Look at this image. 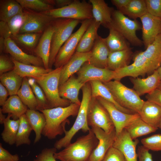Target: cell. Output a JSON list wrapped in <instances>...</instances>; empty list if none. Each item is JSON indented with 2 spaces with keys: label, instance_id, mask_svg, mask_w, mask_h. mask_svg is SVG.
Segmentation results:
<instances>
[{
  "label": "cell",
  "instance_id": "6da1fadb",
  "mask_svg": "<svg viewBox=\"0 0 161 161\" xmlns=\"http://www.w3.org/2000/svg\"><path fill=\"white\" fill-rule=\"evenodd\" d=\"M80 106L71 103L66 107H58L40 111L44 115L46 122L42 134L52 140L64 133L66 125L70 123L68 118L77 116Z\"/></svg>",
  "mask_w": 161,
  "mask_h": 161
},
{
  "label": "cell",
  "instance_id": "7a4b0ae2",
  "mask_svg": "<svg viewBox=\"0 0 161 161\" xmlns=\"http://www.w3.org/2000/svg\"><path fill=\"white\" fill-rule=\"evenodd\" d=\"M98 143V140L90 128L88 134L78 138L54 156L61 161H89L90 156Z\"/></svg>",
  "mask_w": 161,
  "mask_h": 161
},
{
  "label": "cell",
  "instance_id": "3957f363",
  "mask_svg": "<svg viewBox=\"0 0 161 161\" xmlns=\"http://www.w3.org/2000/svg\"><path fill=\"white\" fill-rule=\"evenodd\" d=\"M81 89L82 98L76 119L70 129L65 131L64 136L55 142L54 147L57 150L64 148L71 143L72 138L80 130L86 132L90 129L87 121L88 106L92 97L91 89L89 82L85 83Z\"/></svg>",
  "mask_w": 161,
  "mask_h": 161
},
{
  "label": "cell",
  "instance_id": "277c9868",
  "mask_svg": "<svg viewBox=\"0 0 161 161\" xmlns=\"http://www.w3.org/2000/svg\"><path fill=\"white\" fill-rule=\"evenodd\" d=\"M62 67L52 69L34 79L44 92L50 108L65 107L72 103L69 100L62 98L59 95L58 88Z\"/></svg>",
  "mask_w": 161,
  "mask_h": 161
},
{
  "label": "cell",
  "instance_id": "5b68a950",
  "mask_svg": "<svg viewBox=\"0 0 161 161\" xmlns=\"http://www.w3.org/2000/svg\"><path fill=\"white\" fill-rule=\"evenodd\" d=\"M82 21L67 18H54L52 22L54 30L52 36L49 61L50 69L61 46L69 37L75 27Z\"/></svg>",
  "mask_w": 161,
  "mask_h": 161
},
{
  "label": "cell",
  "instance_id": "8992f818",
  "mask_svg": "<svg viewBox=\"0 0 161 161\" xmlns=\"http://www.w3.org/2000/svg\"><path fill=\"white\" fill-rule=\"evenodd\" d=\"M103 83L120 106L135 113H140L144 101L134 89L126 87L119 80Z\"/></svg>",
  "mask_w": 161,
  "mask_h": 161
},
{
  "label": "cell",
  "instance_id": "52a82bcc",
  "mask_svg": "<svg viewBox=\"0 0 161 161\" xmlns=\"http://www.w3.org/2000/svg\"><path fill=\"white\" fill-rule=\"evenodd\" d=\"M111 26L119 32L132 45L140 47L143 42L137 36V31L142 29V26L136 20H132L118 10H113Z\"/></svg>",
  "mask_w": 161,
  "mask_h": 161
},
{
  "label": "cell",
  "instance_id": "ba28073f",
  "mask_svg": "<svg viewBox=\"0 0 161 161\" xmlns=\"http://www.w3.org/2000/svg\"><path fill=\"white\" fill-rule=\"evenodd\" d=\"M41 13L54 18H71L81 21L93 19L92 5L85 0H74L70 4L64 7Z\"/></svg>",
  "mask_w": 161,
  "mask_h": 161
},
{
  "label": "cell",
  "instance_id": "9c48e42d",
  "mask_svg": "<svg viewBox=\"0 0 161 161\" xmlns=\"http://www.w3.org/2000/svg\"><path fill=\"white\" fill-rule=\"evenodd\" d=\"M87 121L89 127H99L106 133L115 129L109 113L96 97H91L88 106Z\"/></svg>",
  "mask_w": 161,
  "mask_h": 161
},
{
  "label": "cell",
  "instance_id": "30bf717a",
  "mask_svg": "<svg viewBox=\"0 0 161 161\" xmlns=\"http://www.w3.org/2000/svg\"><path fill=\"white\" fill-rule=\"evenodd\" d=\"M93 19L82 21L79 28L72 34L60 48L56 57L53 65L55 69L63 66L73 55L82 36Z\"/></svg>",
  "mask_w": 161,
  "mask_h": 161
},
{
  "label": "cell",
  "instance_id": "8fae6325",
  "mask_svg": "<svg viewBox=\"0 0 161 161\" xmlns=\"http://www.w3.org/2000/svg\"><path fill=\"white\" fill-rule=\"evenodd\" d=\"M24 11L25 15V19L19 34L42 33L54 19L41 12L28 9Z\"/></svg>",
  "mask_w": 161,
  "mask_h": 161
},
{
  "label": "cell",
  "instance_id": "7c38bea8",
  "mask_svg": "<svg viewBox=\"0 0 161 161\" xmlns=\"http://www.w3.org/2000/svg\"><path fill=\"white\" fill-rule=\"evenodd\" d=\"M96 98L109 113L114 126L116 136L131 123L140 117L138 113L129 114L124 113L118 109L113 103L102 97H98Z\"/></svg>",
  "mask_w": 161,
  "mask_h": 161
},
{
  "label": "cell",
  "instance_id": "4fadbf2b",
  "mask_svg": "<svg viewBox=\"0 0 161 161\" xmlns=\"http://www.w3.org/2000/svg\"><path fill=\"white\" fill-rule=\"evenodd\" d=\"M77 74L78 79L82 83H85L93 80H98L104 83L114 79L115 71L107 68L97 67L86 62L83 64Z\"/></svg>",
  "mask_w": 161,
  "mask_h": 161
},
{
  "label": "cell",
  "instance_id": "5bb4252c",
  "mask_svg": "<svg viewBox=\"0 0 161 161\" xmlns=\"http://www.w3.org/2000/svg\"><path fill=\"white\" fill-rule=\"evenodd\" d=\"M98 143L89 157V161H102L109 149L112 146L116 136L115 129L106 133L101 129L97 127L91 128Z\"/></svg>",
  "mask_w": 161,
  "mask_h": 161
},
{
  "label": "cell",
  "instance_id": "9a60e30c",
  "mask_svg": "<svg viewBox=\"0 0 161 161\" xmlns=\"http://www.w3.org/2000/svg\"><path fill=\"white\" fill-rule=\"evenodd\" d=\"M141 61L152 73L161 65V34L143 51L138 52Z\"/></svg>",
  "mask_w": 161,
  "mask_h": 161
},
{
  "label": "cell",
  "instance_id": "2e32d148",
  "mask_svg": "<svg viewBox=\"0 0 161 161\" xmlns=\"http://www.w3.org/2000/svg\"><path fill=\"white\" fill-rule=\"evenodd\" d=\"M143 44L146 48L161 34V19L147 13L140 18Z\"/></svg>",
  "mask_w": 161,
  "mask_h": 161
},
{
  "label": "cell",
  "instance_id": "e0dca14e",
  "mask_svg": "<svg viewBox=\"0 0 161 161\" xmlns=\"http://www.w3.org/2000/svg\"><path fill=\"white\" fill-rule=\"evenodd\" d=\"M139 143L137 139H132L125 129L116 137L112 146L123 154L126 161H138L136 146Z\"/></svg>",
  "mask_w": 161,
  "mask_h": 161
},
{
  "label": "cell",
  "instance_id": "ac0fdd59",
  "mask_svg": "<svg viewBox=\"0 0 161 161\" xmlns=\"http://www.w3.org/2000/svg\"><path fill=\"white\" fill-rule=\"evenodd\" d=\"M91 55V51L86 53L75 52L67 63L62 67L59 86L65 82L74 73H77L83 64L88 61Z\"/></svg>",
  "mask_w": 161,
  "mask_h": 161
},
{
  "label": "cell",
  "instance_id": "d6986e66",
  "mask_svg": "<svg viewBox=\"0 0 161 161\" xmlns=\"http://www.w3.org/2000/svg\"><path fill=\"white\" fill-rule=\"evenodd\" d=\"M5 52L9 53L14 60L24 64L44 67L43 61L40 58L25 53L11 38L5 39Z\"/></svg>",
  "mask_w": 161,
  "mask_h": 161
},
{
  "label": "cell",
  "instance_id": "ffe728a7",
  "mask_svg": "<svg viewBox=\"0 0 161 161\" xmlns=\"http://www.w3.org/2000/svg\"><path fill=\"white\" fill-rule=\"evenodd\" d=\"M92 55L87 62L97 67L107 68L108 56L110 52L104 39L98 35L91 50Z\"/></svg>",
  "mask_w": 161,
  "mask_h": 161
},
{
  "label": "cell",
  "instance_id": "44dd1931",
  "mask_svg": "<svg viewBox=\"0 0 161 161\" xmlns=\"http://www.w3.org/2000/svg\"><path fill=\"white\" fill-rule=\"evenodd\" d=\"M85 84L80 82L77 77L73 75L64 83L59 86V95L62 98L69 100L72 103L80 105L81 102L78 98L79 93Z\"/></svg>",
  "mask_w": 161,
  "mask_h": 161
},
{
  "label": "cell",
  "instance_id": "7402d4cb",
  "mask_svg": "<svg viewBox=\"0 0 161 161\" xmlns=\"http://www.w3.org/2000/svg\"><path fill=\"white\" fill-rule=\"evenodd\" d=\"M54 30V27L52 22L42 33L34 50L37 56L42 59L44 67L47 69H50L49 67V58L51 41Z\"/></svg>",
  "mask_w": 161,
  "mask_h": 161
},
{
  "label": "cell",
  "instance_id": "603a6c76",
  "mask_svg": "<svg viewBox=\"0 0 161 161\" xmlns=\"http://www.w3.org/2000/svg\"><path fill=\"white\" fill-rule=\"evenodd\" d=\"M89 1L92 5L93 19L108 29L111 25L114 9L109 7L104 0H89Z\"/></svg>",
  "mask_w": 161,
  "mask_h": 161
},
{
  "label": "cell",
  "instance_id": "cb8c5ba5",
  "mask_svg": "<svg viewBox=\"0 0 161 161\" xmlns=\"http://www.w3.org/2000/svg\"><path fill=\"white\" fill-rule=\"evenodd\" d=\"M130 80L133 89L140 96L157 89L161 81L156 70L146 78H132Z\"/></svg>",
  "mask_w": 161,
  "mask_h": 161
},
{
  "label": "cell",
  "instance_id": "d4e9b609",
  "mask_svg": "<svg viewBox=\"0 0 161 161\" xmlns=\"http://www.w3.org/2000/svg\"><path fill=\"white\" fill-rule=\"evenodd\" d=\"M100 24L93 19L82 36L76 52L86 53L91 51L98 35L97 30Z\"/></svg>",
  "mask_w": 161,
  "mask_h": 161
},
{
  "label": "cell",
  "instance_id": "484cf974",
  "mask_svg": "<svg viewBox=\"0 0 161 161\" xmlns=\"http://www.w3.org/2000/svg\"><path fill=\"white\" fill-rule=\"evenodd\" d=\"M133 53L131 47L110 52L108 58L107 68L115 71L129 65Z\"/></svg>",
  "mask_w": 161,
  "mask_h": 161
},
{
  "label": "cell",
  "instance_id": "4316f807",
  "mask_svg": "<svg viewBox=\"0 0 161 161\" xmlns=\"http://www.w3.org/2000/svg\"><path fill=\"white\" fill-rule=\"evenodd\" d=\"M89 83L91 89L92 97H101L113 103L118 109L124 113L129 114L135 113L129 109L122 107L118 104L114 100L109 90L101 81L93 80L90 81Z\"/></svg>",
  "mask_w": 161,
  "mask_h": 161
},
{
  "label": "cell",
  "instance_id": "83f0119b",
  "mask_svg": "<svg viewBox=\"0 0 161 161\" xmlns=\"http://www.w3.org/2000/svg\"><path fill=\"white\" fill-rule=\"evenodd\" d=\"M139 114L143 121L158 129L157 124L161 117V108L160 106L152 102L144 101Z\"/></svg>",
  "mask_w": 161,
  "mask_h": 161
},
{
  "label": "cell",
  "instance_id": "f1b7e54d",
  "mask_svg": "<svg viewBox=\"0 0 161 161\" xmlns=\"http://www.w3.org/2000/svg\"><path fill=\"white\" fill-rule=\"evenodd\" d=\"M3 113L11 114L14 120H17L25 114L27 107L24 105L18 96H10L5 102L1 108Z\"/></svg>",
  "mask_w": 161,
  "mask_h": 161
},
{
  "label": "cell",
  "instance_id": "f546056e",
  "mask_svg": "<svg viewBox=\"0 0 161 161\" xmlns=\"http://www.w3.org/2000/svg\"><path fill=\"white\" fill-rule=\"evenodd\" d=\"M11 58L14 64L13 70L23 78L28 77L35 79L52 70L47 69L43 67L24 64L15 61L12 58Z\"/></svg>",
  "mask_w": 161,
  "mask_h": 161
},
{
  "label": "cell",
  "instance_id": "4dcf8cb0",
  "mask_svg": "<svg viewBox=\"0 0 161 161\" xmlns=\"http://www.w3.org/2000/svg\"><path fill=\"white\" fill-rule=\"evenodd\" d=\"M32 130L35 134L34 143L38 142L41 138L42 131L46 124V119L42 113L37 110L28 109L25 114Z\"/></svg>",
  "mask_w": 161,
  "mask_h": 161
},
{
  "label": "cell",
  "instance_id": "1f68e13d",
  "mask_svg": "<svg viewBox=\"0 0 161 161\" xmlns=\"http://www.w3.org/2000/svg\"><path fill=\"white\" fill-rule=\"evenodd\" d=\"M108 29V35L104 38L106 44L110 52L120 51L129 48L130 43L112 26Z\"/></svg>",
  "mask_w": 161,
  "mask_h": 161
},
{
  "label": "cell",
  "instance_id": "d6a6232c",
  "mask_svg": "<svg viewBox=\"0 0 161 161\" xmlns=\"http://www.w3.org/2000/svg\"><path fill=\"white\" fill-rule=\"evenodd\" d=\"M23 78L13 70L0 76V83L6 88L10 96L16 95L22 83Z\"/></svg>",
  "mask_w": 161,
  "mask_h": 161
},
{
  "label": "cell",
  "instance_id": "836d02e7",
  "mask_svg": "<svg viewBox=\"0 0 161 161\" xmlns=\"http://www.w3.org/2000/svg\"><path fill=\"white\" fill-rule=\"evenodd\" d=\"M125 129L133 140L155 132L158 129L146 123L140 117L135 120Z\"/></svg>",
  "mask_w": 161,
  "mask_h": 161
},
{
  "label": "cell",
  "instance_id": "e575fe53",
  "mask_svg": "<svg viewBox=\"0 0 161 161\" xmlns=\"http://www.w3.org/2000/svg\"><path fill=\"white\" fill-rule=\"evenodd\" d=\"M12 116L11 114H8L4 123V128L1 134L3 141L10 145L15 143L19 124V119L12 120Z\"/></svg>",
  "mask_w": 161,
  "mask_h": 161
},
{
  "label": "cell",
  "instance_id": "d590c367",
  "mask_svg": "<svg viewBox=\"0 0 161 161\" xmlns=\"http://www.w3.org/2000/svg\"><path fill=\"white\" fill-rule=\"evenodd\" d=\"M17 95L29 109L37 110L38 102L27 77L23 78L22 84Z\"/></svg>",
  "mask_w": 161,
  "mask_h": 161
},
{
  "label": "cell",
  "instance_id": "8d00e7d4",
  "mask_svg": "<svg viewBox=\"0 0 161 161\" xmlns=\"http://www.w3.org/2000/svg\"><path fill=\"white\" fill-rule=\"evenodd\" d=\"M0 20L6 22L23 12V8L16 0H0Z\"/></svg>",
  "mask_w": 161,
  "mask_h": 161
},
{
  "label": "cell",
  "instance_id": "74e56055",
  "mask_svg": "<svg viewBox=\"0 0 161 161\" xmlns=\"http://www.w3.org/2000/svg\"><path fill=\"white\" fill-rule=\"evenodd\" d=\"M119 11L134 20L140 18L148 13L145 0H131L125 7Z\"/></svg>",
  "mask_w": 161,
  "mask_h": 161
},
{
  "label": "cell",
  "instance_id": "f35d334b",
  "mask_svg": "<svg viewBox=\"0 0 161 161\" xmlns=\"http://www.w3.org/2000/svg\"><path fill=\"white\" fill-rule=\"evenodd\" d=\"M19 124L15 144L18 147L23 144L30 145L31 141L29 137L32 129L25 114L19 118Z\"/></svg>",
  "mask_w": 161,
  "mask_h": 161
},
{
  "label": "cell",
  "instance_id": "ab89813d",
  "mask_svg": "<svg viewBox=\"0 0 161 161\" xmlns=\"http://www.w3.org/2000/svg\"><path fill=\"white\" fill-rule=\"evenodd\" d=\"M42 34L33 33L18 34L14 36L12 35L11 38L14 41L27 49L34 51Z\"/></svg>",
  "mask_w": 161,
  "mask_h": 161
},
{
  "label": "cell",
  "instance_id": "60d3db41",
  "mask_svg": "<svg viewBox=\"0 0 161 161\" xmlns=\"http://www.w3.org/2000/svg\"><path fill=\"white\" fill-rule=\"evenodd\" d=\"M23 8L43 12L55 8L49 0H16Z\"/></svg>",
  "mask_w": 161,
  "mask_h": 161
},
{
  "label": "cell",
  "instance_id": "b9f144b4",
  "mask_svg": "<svg viewBox=\"0 0 161 161\" xmlns=\"http://www.w3.org/2000/svg\"><path fill=\"white\" fill-rule=\"evenodd\" d=\"M30 78L28 79L29 82L38 102L37 110L40 111L50 109L47 97L41 88L37 84L34 78Z\"/></svg>",
  "mask_w": 161,
  "mask_h": 161
},
{
  "label": "cell",
  "instance_id": "7bdbcfd3",
  "mask_svg": "<svg viewBox=\"0 0 161 161\" xmlns=\"http://www.w3.org/2000/svg\"><path fill=\"white\" fill-rule=\"evenodd\" d=\"M142 145L148 150L154 151H161V134H155L142 139Z\"/></svg>",
  "mask_w": 161,
  "mask_h": 161
},
{
  "label": "cell",
  "instance_id": "ee69618b",
  "mask_svg": "<svg viewBox=\"0 0 161 161\" xmlns=\"http://www.w3.org/2000/svg\"><path fill=\"white\" fill-rule=\"evenodd\" d=\"M25 13L23 12L10 18L7 22L12 35L19 33L20 29L25 19Z\"/></svg>",
  "mask_w": 161,
  "mask_h": 161
},
{
  "label": "cell",
  "instance_id": "f6af8a7d",
  "mask_svg": "<svg viewBox=\"0 0 161 161\" xmlns=\"http://www.w3.org/2000/svg\"><path fill=\"white\" fill-rule=\"evenodd\" d=\"M148 13L161 19V0H145Z\"/></svg>",
  "mask_w": 161,
  "mask_h": 161
},
{
  "label": "cell",
  "instance_id": "bcb514c9",
  "mask_svg": "<svg viewBox=\"0 0 161 161\" xmlns=\"http://www.w3.org/2000/svg\"><path fill=\"white\" fill-rule=\"evenodd\" d=\"M102 161H126L123 154L119 150L111 147Z\"/></svg>",
  "mask_w": 161,
  "mask_h": 161
},
{
  "label": "cell",
  "instance_id": "7dc6e473",
  "mask_svg": "<svg viewBox=\"0 0 161 161\" xmlns=\"http://www.w3.org/2000/svg\"><path fill=\"white\" fill-rule=\"evenodd\" d=\"M14 64L11 58L1 54L0 56V75L14 69Z\"/></svg>",
  "mask_w": 161,
  "mask_h": 161
},
{
  "label": "cell",
  "instance_id": "c3c4849f",
  "mask_svg": "<svg viewBox=\"0 0 161 161\" xmlns=\"http://www.w3.org/2000/svg\"><path fill=\"white\" fill-rule=\"evenodd\" d=\"M57 150L54 147L45 148L36 156V159L38 161H57L54 156Z\"/></svg>",
  "mask_w": 161,
  "mask_h": 161
},
{
  "label": "cell",
  "instance_id": "681fc988",
  "mask_svg": "<svg viewBox=\"0 0 161 161\" xmlns=\"http://www.w3.org/2000/svg\"><path fill=\"white\" fill-rule=\"evenodd\" d=\"M19 158L17 154L12 155L4 149L0 143V161H19Z\"/></svg>",
  "mask_w": 161,
  "mask_h": 161
},
{
  "label": "cell",
  "instance_id": "f907efd6",
  "mask_svg": "<svg viewBox=\"0 0 161 161\" xmlns=\"http://www.w3.org/2000/svg\"><path fill=\"white\" fill-rule=\"evenodd\" d=\"M138 161H153L149 150L143 145L139 146L137 150Z\"/></svg>",
  "mask_w": 161,
  "mask_h": 161
},
{
  "label": "cell",
  "instance_id": "816d5d0a",
  "mask_svg": "<svg viewBox=\"0 0 161 161\" xmlns=\"http://www.w3.org/2000/svg\"><path fill=\"white\" fill-rule=\"evenodd\" d=\"M147 100L153 102L161 108V90L157 89L146 96Z\"/></svg>",
  "mask_w": 161,
  "mask_h": 161
},
{
  "label": "cell",
  "instance_id": "f5cc1de1",
  "mask_svg": "<svg viewBox=\"0 0 161 161\" xmlns=\"http://www.w3.org/2000/svg\"><path fill=\"white\" fill-rule=\"evenodd\" d=\"M0 37L5 39L11 38L12 36V33L7 22L0 21Z\"/></svg>",
  "mask_w": 161,
  "mask_h": 161
},
{
  "label": "cell",
  "instance_id": "db71d44e",
  "mask_svg": "<svg viewBox=\"0 0 161 161\" xmlns=\"http://www.w3.org/2000/svg\"><path fill=\"white\" fill-rule=\"evenodd\" d=\"M9 95L8 91L5 86L0 83V105L2 106L7 99Z\"/></svg>",
  "mask_w": 161,
  "mask_h": 161
},
{
  "label": "cell",
  "instance_id": "11a10c76",
  "mask_svg": "<svg viewBox=\"0 0 161 161\" xmlns=\"http://www.w3.org/2000/svg\"><path fill=\"white\" fill-rule=\"evenodd\" d=\"M131 0H111L112 4L115 6L117 10H120L125 7Z\"/></svg>",
  "mask_w": 161,
  "mask_h": 161
},
{
  "label": "cell",
  "instance_id": "9f6ffc18",
  "mask_svg": "<svg viewBox=\"0 0 161 161\" xmlns=\"http://www.w3.org/2000/svg\"><path fill=\"white\" fill-rule=\"evenodd\" d=\"M74 0H54L55 6L57 8H61L70 4Z\"/></svg>",
  "mask_w": 161,
  "mask_h": 161
},
{
  "label": "cell",
  "instance_id": "6f0895ef",
  "mask_svg": "<svg viewBox=\"0 0 161 161\" xmlns=\"http://www.w3.org/2000/svg\"><path fill=\"white\" fill-rule=\"evenodd\" d=\"M5 39L0 37V52L1 54L3 52H5Z\"/></svg>",
  "mask_w": 161,
  "mask_h": 161
},
{
  "label": "cell",
  "instance_id": "680465c9",
  "mask_svg": "<svg viewBox=\"0 0 161 161\" xmlns=\"http://www.w3.org/2000/svg\"><path fill=\"white\" fill-rule=\"evenodd\" d=\"M1 109H0V123L1 124H3L4 123L6 119V117L3 114Z\"/></svg>",
  "mask_w": 161,
  "mask_h": 161
},
{
  "label": "cell",
  "instance_id": "91938a15",
  "mask_svg": "<svg viewBox=\"0 0 161 161\" xmlns=\"http://www.w3.org/2000/svg\"><path fill=\"white\" fill-rule=\"evenodd\" d=\"M158 73L161 80V65L156 70Z\"/></svg>",
  "mask_w": 161,
  "mask_h": 161
},
{
  "label": "cell",
  "instance_id": "94428289",
  "mask_svg": "<svg viewBox=\"0 0 161 161\" xmlns=\"http://www.w3.org/2000/svg\"><path fill=\"white\" fill-rule=\"evenodd\" d=\"M157 127L161 129V117L160 118L157 124Z\"/></svg>",
  "mask_w": 161,
  "mask_h": 161
},
{
  "label": "cell",
  "instance_id": "6125c7cd",
  "mask_svg": "<svg viewBox=\"0 0 161 161\" xmlns=\"http://www.w3.org/2000/svg\"><path fill=\"white\" fill-rule=\"evenodd\" d=\"M157 89L161 90V81Z\"/></svg>",
  "mask_w": 161,
  "mask_h": 161
},
{
  "label": "cell",
  "instance_id": "be15d7a7",
  "mask_svg": "<svg viewBox=\"0 0 161 161\" xmlns=\"http://www.w3.org/2000/svg\"><path fill=\"white\" fill-rule=\"evenodd\" d=\"M33 161H38L36 159H35Z\"/></svg>",
  "mask_w": 161,
  "mask_h": 161
}]
</instances>
